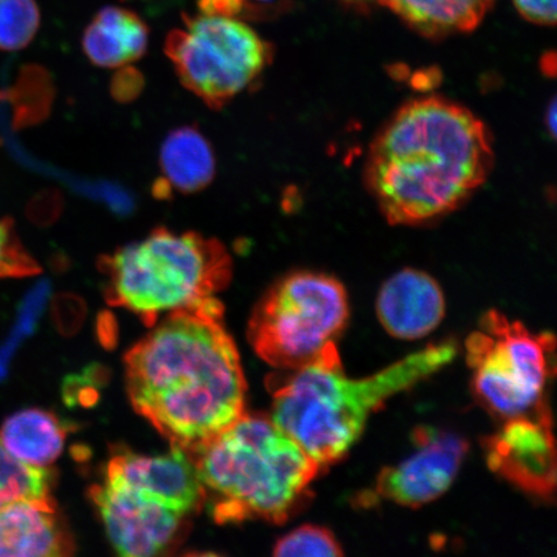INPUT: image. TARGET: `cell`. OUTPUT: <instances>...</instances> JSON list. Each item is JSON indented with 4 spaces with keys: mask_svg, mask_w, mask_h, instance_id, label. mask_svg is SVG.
I'll return each mask as SVG.
<instances>
[{
    "mask_svg": "<svg viewBox=\"0 0 557 557\" xmlns=\"http://www.w3.org/2000/svg\"><path fill=\"white\" fill-rule=\"evenodd\" d=\"M99 268L107 277L108 302L136 312L149 325L159 313L215 297L233 273L219 240L163 227L102 257Z\"/></svg>",
    "mask_w": 557,
    "mask_h": 557,
    "instance_id": "cell-5",
    "label": "cell"
},
{
    "mask_svg": "<svg viewBox=\"0 0 557 557\" xmlns=\"http://www.w3.org/2000/svg\"><path fill=\"white\" fill-rule=\"evenodd\" d=\"M275 0H248L249 9L256 10L255 3H273Z\"/></svg>",
    "mask_w": 557,
    "mask_h": 557,
    "instance_id": "cell-27",
    "label": "cell"
},
{
    "mask_svg": "<svg viewBox=\"0 0 557 557\" xmlns=\"http://www.w3.org/2000/svg\"><path fill=\"white\" fill-rule=\"evenodd\" d=\"M73 552L72 534L52 498L0 506V556L61 557Z\"/></svg>",
    "mask_w": 557,
    "mask_h": 557,
    "instance_id": "cell-14",
    "label": "cell"
},
{
    "mask_svg": "<svg viewBox=\"0 0 557 557\" xmlns=\"http://www.w3.org/2000/svg\"><path fill=\"white\" fill-rule=\"evenodd\" d=\"M51 497V473L11 455L0 442V506Z\"/></svg>",
    "mask_w": 557,
    "mask_h": 557,
    "instance_id": "cell-19",
    "label": "cell"
},
{
    "mask_svg": "<svg viewBox=\"0 0 557 557\" xmlns=\"http://www.w3.org/2000/svg\"><path fill=\"white\" fill-rule=\"evenodd\" d=\"M66 433L65 424L53 413L32 408L7 418L0 442L20 461L46 468L64 449Z\"/></svg>",
    "mask_w": 557,
    "mask_h": 557,
    "instance_id": "cell-17",
    "label": "cell"
},
{
    "mask_svg": "<svg viewBox=\"0 0 557 557\" xmlns=\"http://www.w3.org/2000/svg\"><path fill=\"white\" fill-rule=\"evenodd\" d=\"M375 310L383 329L393 337L420 339L443 322L445 298L433 276L404 269L382 285Z\"/></svg>",
    "mask_w": 557,
    "mask_h": 557,
    "instance_id": "cell-13",
    "label": "cell"
},
{
    "mask_svg": "<svg viewBox=\"0 0 557 557\" xmlns=\"http://www.w3.org/2000/svg\"><path fill=\"white\" fill-rule=\"evenodd\" d=\"M165 53L183 85L219 110L259 81L273 48L238 18L201 13L169 34Z\"/></svg>",
    "mask_w": 557,
    "mask_h": 557,
    "instance_id": "cell-8",
    "label": "cell"
},
{
    "mask_svg": "<svg viewBox=\"0 0 557 557\" xmlns=\"http://www.w3.org/2000/svg\"><path fill=\"white\" fill-rule=\"evenodd\" d=\"M457 352L456 341L445 339L371 377L352 380L344 371L336 345H331L277 386L271 421L320 466L337 462L359 441L372 413L451 363Z\"/></svg>",
    "mask_w": 557,
    "mask_h": 557,
    "instance_id": "cell-3",
    "label": "cell"
},
{
    "mask_svg": "<svg viewBox=\"0 0 557 557\" xmlns=\"http://www.w3.org/2000/svg\"><path fill=\"white\" fill-rule=\"evenodd\" d=\"M414 30L426 37L476 29L494 0H379Z\"/></svg>",
    "mask_w": 557,
    "mask_h": 557,
    "instance_id": "cell-18",
    "label": "cell"
},
{
    "mask_svg": "<svg viewBox=\"0 0 557 557\" xmlns=\"http://www.w3.org/2000/svg\"><path fill=\"white\" fill-rule=\"evenodd\" d=\"M201 13L238 18L249 11L248 0H198Z\"/></svg>",
    "mask_w": 557,
    "mask_h": 557,
    "instance_id": "cell-25",
    "label": "cell"
},
{
    "mask_svg": "<svg viewBox=\"0 0 557 557\" xmlns=\"http://www.w3.org/2000/svg\"><path fill=\"white\" fill-rule=\"evenodd\" d=\"M45 289L35 292L33 296L26 299L23 305V310L20 312L18 323L15 331L12 333V337L9 339L2 348H0V380H2L7 373V364L11 358V354L15 351L20 341L23 339L26 334H29L35 323H37L38 313L44 302Z\"/></svg>",
    "mask_w": 557,
    "mask_h": 557,
    "instance_id": "cell-23",
    "label": "cell"
},
{
    "mask_svg": "<svg viewBox=\"0 0 557 557\" xmlns=\"http://www.w3.org/2000/svg\"><path fill=\"white\" fill-rule=\"evenodd\" d=\"M132 406L186 451L239 420L247 383L218 298L170 312L125 355Z\"/></svg>",
    "mask_w": 557,
    "mask_h": 557,
    "instance_id": "cell-1",
    "label": "cell"
},
{
    "mask_svg": "<svg viewBox=\"0 0 557 557\" xmlns=\"http://www.w3.org/2000/svg\"><path fill=\"white\" fill-rule=\"evenodd\" d=\"M483 445L492 471L533 496H554L556 450L552 413L545 401L531 412L507 418Z\"/></svg>",
    "mask_w": 557,
    "mask_h": 557,
    "instance_id": "cell-10",
    "label": "cell"
},
{
    "mask_svg": "<svg viewBox=\"0 0 557 557\" xmlns=\"http://www.w3.org/2000/svg\"><path fill=\"white\" fill-rule=\"evenodd\" d=\"M348 315L343 283L323 273L296 271L260 299L249 320V343L271 367L296 371L336 345Z\"/></svg>",
    "mask_w": 557,
    "mask_h": 557,
    "instance_id": "cell-6",
    "label": "cell"
},
{
    "mask_svg": "<svg viewBox=\"0 0 557 557\" xmlns=\"http://www.w3.org/2000/svg\"><path fill=\"white\" fill-rule=\"evenodd\" d=\"M89 497L99 510L116 553L150 557L169 548L185 517L134 492L103 482L90 487Z\"/></svg>",
    "mask_w": 557,
    "mask_h": 557,
    "instance_id": "cell-11",
    "label": "cell"
},
{
    "mask_svg": "<svg viewBox=\"0 0 557 557\" xmlns=\"http://www.w3.org/2000/svg\"><path fill=\"white\" fill-rule=\"evenodd\" d=\"M103 482L122 486L183 517L205 506V490L189 453L172 445L166 455L146 457L123 451L110 459Z\"/></svg>",
    "mask_w": 557,
    "mask_h": 557,
    "instance_id": "cell-12",
    "label": "cell"
},
{
    "mask_svg": "<svg viewBox=\"0 0 557 557\" xmlns=\"http://www.w3.org/2000/svg\"><path fill=\"white\" fill-rule=\"evenodd\" d=\"M520 15L531 23L549 26L556 23V0H513Z\"/></svg>",
    "mask_w": 557,
    "mask_h": 557,
    "instance_id": "cell-24",
    "label": "cell"
},
{
    "mask_svg": "<svg viewBox=\"0 0 557 557\" xmlns=\"http://www.w3.org/2000/svg\"><path fill=\"white\" fill-rule=\"evenodd\" d=\"M547 124L548 127L552 128V134H555L556 131V104L553 102L552 108L547 111Z\"/></svg>",
    "mask_w": 557,
    "mask_h": 557,
    "instance_id": "cell-26",
    "label": "cell"
},
{
    "mask_svg": "<svg viewBox=\"0 0 557 557\" xmlns=\"http://www.w3.org/2000/svg\"><path fill=\"white\" fill-rule=\"evenodd\" d=\"M275 556H344L343 546L330 529L318 525H304L278 540Z\"/></svg>",
    "mask_w": 557,
    "mask_h": 557,
    "instance_id": "cell-21",
    "label": "cell"
},
{
    "mask_svg": "<svg viewBox=\"0 0 557 557\" xmlns=\"http://www.w3.org/2000/svg\"><path fill=\"white\" fill-rule=\"evenodd\" d=\"M346 2L361 4V3L371 2V0H346Z\"/></svg>",
    "mask_w": 557,
    "mask_h": 557,
    "instance_id": "cell-28",
    "label": "cell"
},
{
    "mask_svg": "<svg viewBox=\"0 0 557 557\" xmlns=\"http://www.w3.org/2000/svg\"><path fill=\"white\" fill-rule=\"evenodd\" d=\"M417 450L394 468L382 470L374 490L361 497L364 505L388 500L403 507H421L447 493L469 451L463 437L430 428L414 433Z\"/></svg>",
    "mask_w": 557,
    "mask_h": 557,
    "instance_id": "cell-9",
    "label": "cell"
},
{
    "mask_svg": "<svg viewBox=\"0 0 557 557\" xmlns=\"http://www.w3.org/2000/svg\"><path fill=\"white\" fill-rule=\"evenodd\" d=\"M39 273V264L21 243L13 221L0 220V278L26 277Z\"/></svg>",
    "mask_w": 557,
    "mask_h": 557,
    "instance_id": "cell-22",
    "label": "cell"
},
{
    "mask_svg": "<svg viewBox=\"0 0 557 557\" xmlns=\"http://www.w3.org/2000/svg\"><path fill=\"white\" fill-rule=\"evenodd\" d=\"M486 125L443 97L404 104L369 150L366 184L392 225L416 226L461 207L492 171Z\"/></svg>",
    "mask_w": 557,
    "mask_h": 557,
    "instance_id": "cell-2",
    "label": "cell"
},
{
    "mask_svg": "<svg viewBox=\"0 0 557 557\" xmlns=\"http://www.w3.org/2000/svg\"><path fill=\"white\" fill-rule=\"evenodd\" d=\"M39 26L40 12L35 0H0V50H23Z\"/></svg>",
    "mask_w": 557,
    "mask_h": 557,
    "instance_id": "cell-20",
    "label": "cell"
},
{
    "mask_svg": "<svg viewBox=\"0 0 557 557\" xmlns=\"http://www.w3.org/2000/svg\"><path fill=\"white\" fill-rule=\"evenodd\" d=\"M465 346L473 394L487 412L507 420L531 412L543 403L553 373V334H533L492 310Z\"/></svg>",
    "mask_w": 557,
    "mask_h": 557,
    "instance_id": "cell-7",
    "label": "cell"
},
{
    "mask_svg": "<svg viewBox=\"0 0 557 557\" xmlns=\"http://www.w3.org/2000/svg\"><path fill=\"white\" fill-rule=\"evenodd\" d=\"M187 453L219 524L250 519L282 524L309 498L322 468L267 416L244 413Z\"/></svg>",
    "mask_w": 557,
    "mask_h": 557,
    "instance_id": "cell-4",
    "label": "cell"
},
{
    "mask_svg": "<svg viewBox=\"0 0 557 557\" xmlns=\"http://www.w3.org/2000/svg\"><path fill=\"white\" fill-rule=\"evenodd\" d=\"M162 177L156 184L157 197L173 193L194 194L206 189L215 174L211 144L195 127H181L165 138L160 150Z\"/></svg>",
    "mask_w": 557,
    "mask_h": 557,
    "instance_id": "cell-15",
    "label": "cell"
},
{
    "mask_svg": "<svg viewBox=\"0 0 557 557\" xmlns=\"http://www.w3.org/2000/svg\"><path fill=\"white\" fill-rule=\"evenodd\" d=\"M148 44V25L121 7H104L83 35V50L101 67H121L141 59Z\"/></svg>",
    "mask_w": 557,
    "mask_h": 557,
    "instance_id": "cell-16",
    "label": "cell"
}]
</instances>
